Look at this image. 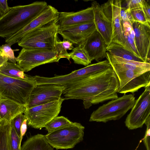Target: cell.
I'll return each mask as SVG.
<instances>
[{
    "instance_id": "6da1fadb",
    "label": "cell",
    "mask_w": 150,
    "mask_h": 150,
    "mask_svg": "<svg viewBox=\"0 0 150 150\" xmlns=\"http://www.w3.org/2000/svg\"><path fill=\"white\" fill-rule=\"evenodd\" d=\"M64 86L65 100H82L85 108L88 109L92 105L117 98L120 83L111 67Z\"/></svg>"
},
{
    "instance_id": "7a4b0ae2",
    "label": "cell",
    "mask_w": 150,
    "mask_h": 150,
    "mask_svg": "<svg viewBox=\"0 0 150 150\" xmlns=\"http://www.w3.org/2000/svg\"><path fill=\"white\" fill-rule=\"evenodd\" d=\"M48 5L45 1H36L10 7L0 17V37L6 38L16 33L40 14Z\"/></svg>"
},
{
    "instance_id": "3957f363",
    "label": "cell",
    "mask_w": 150,
    "mask_h": 150,
    "mask_svg": "<svg viewBox=\"0 0 150 150\" xmlns=\"http://www.w3.org/2000/svg\"><path fill=\"white\" fill-rule=\"evenodd\" d=\"M57 19L25 35L18 42V45L27 49L54 51L58 41L59 26Z\"/></svg>"
},
{
    "instance_id": "277c9868",
    "label": "cell",
    "mask_w": 150,
    "mask_h": 150,
    "mask_svg": "<svg viewBox=\"0 0 150 150\" xmlns=\"http://www.w3.org/2000/svg\"><path fill=\"white\" fill-rule=\"evenodd\" d=\"M37 83L34 76L28 79L9 77L0 74V96L26 106Z\"/></svg>"
},
{
    "instance_id": "5b68a950",
    "label": "cell",
    "mask_w": 150,
    "mask_h": 150,
    "mask_svg": "<svg viewBox=\"0 0 150 150\" xmlns=\"http://www.w3.org/2000/svg\"><path fill=\"white\" fill-rule=\"evenodd\" d=\"M135 100L133 94H124L94 111L91 115L89 121L105 123L110 121L119 120L132 109Z\"/></svg>"
},
{
    "instance_id": "8992f818",
    "label": "cell",
    "mask_w": 150,
    "mask_h": 150,
    "mask_svg": "<svg viewBox=\"0 0 150 150\" xmlns=\"http://www.w3.org/2000/svg\"><path fill=\"white\" fill-rule=\"evenodd\" d=\"M84 129L81 123L73 122L45 136L48 143L56 150L72 149L83 140Z\"/></svg>"
},
{
    "instance_id": "52a82bcc",
    "label": "cell",
    "mask_w": 150,
    "mask_h": 150,
    "mask_svg": "<svg viewBox=\"0 0 150 150\" xmlns=\"http://www.w3.org/2000/svg\"><path fill=\"white\" fill-rule=\"evenodd\" d=\"M111 67V66L108 60H106L89 64L64 75L57 76L52 77L36 75L34 77L37 85L51 84L64 86Z\"/></svg>"
},
{
    "instance_id": "ba28073f",
    "label": "cell",
    "mask_w": 150,
    "mask_h": 150,
    "mask_svg": "<svg viewBox=\"0 0 150 150\" xmlns=\"http://www.w3.org/2000/svg\"><path fill=\"white\" fill-rule=\"evenodd\" d=\"M64 98L30 108H26L24 113L27 124L35 129H41L59 113Z\"/></svg>"
},
{
    "instance_id": "9c48e42d",
    "label": "cell",
    "mask_w": 150,
    "mask_h": 150,
    "mask_svg": "<svg viewBox=\"0 0 150 150\" xmlns=\"http://www.w3.org/2000/svg\"><path fill=\"white\" fill-rule=\"evenodd\" d=\"M60 59L54 51L22 48L16 57V64L24 72H28L40 65L58 62Z\"/></svg>"
},
{
    "instance_id": "30bf717a",
    "label": "cell",
    "mask_w": 150,
    "mask_h": 150,
    "mask_svg": "<svg viewBox=\"0 0 150 150\" xmlns=\"http://www.w3.org/2000/svg\"><path fill=\"white\" fill-rule=\"evenodd\" d=\"M122 1V0H109L102 4L101 6L103 13L111 23L112 28V42L121 45L132 52L123 35L122 21L120 16Z\"/></svg>"
},
{
    "instance_id": "8fae6325",
    "label": "cell",
    "mask_w": 150,
    "mask_h": 150,
    "mask_svg": "<svg viewBox=\"0 0 150 150\" xmlns=\"http://www.w3.org/2000/svg\"><path fill=\"white\" fill-rule=\"evenodd\" d=\"M145 88L126 118L125 124L129 129L142 127L150 117V86Z\"/></svg>"
},
{
    "instance_id": "7c38bea8",
    "label": "cell",
    "mask_w": 150,
    "mask_h": 150,
    "mask_svg": "<svg viewBox=\"0 0 150 150\" xmlns=\"http://www.w3.org/2000/svg\"><path fill=\"white\" fill-rule=\"evenodd\" d=\"M115 72L120 83L117 93H134L142 87L150 86V71L143 73L132 70Z\"/></svg>"
},
{
    "instance_id": "4fadbf2b",
    "label": "cell",
    "mask_w": 150,
    "mask_h": 150,
    "mask_svg": "<svg viewBox=\"0 0 150 150\" xmlns=\"http://www.w3.org/2000/svg\"><path fill=\"white\" fill-rule=\"evenodd\" d=\"M65 87L54 84L37 85L32 91L26 108H29L56 100L61 98Z\"/></svg>"
},
{
    "instance_id": "5bb4252c",
    "label": "cell",
    "mask_w": 150,
    "mask_h": 150,
    "mask_svg": "<svg viewBox=\"0 0 150 150\" xmlns=\"http://www.w3.org/2000/svg\"><path fill=\"white\" fill-rule=\"evenodd\" d=\"M59 12L54 7L48 5L38 16L16 33L7 37L5 42H18L25 35L30 32L52 21L57 20Z\"/></svg>"
},
{
    "instance_id": "9a60e30c",
    "label": "cell",
    "mask_w": 150,
    "mask_h": 150,
    "mask_svg": "<svg viewBox=\"0 0 150 150\" xmlns=\"http://www.w3.org/2000/svg\"><path fill=\"white\" fill-rule=\"evenodd\" d=\"M93 21L67 27L58 28V34L64 40L77 45L82 43L95 30Z\"/></svg>"
},
{
    "instance_id": "2e32d148",
    "label": "cell",
    "mask_w": 150,
    "mask_h": 150,
    "mask_svg": "<svg viewBox=\"0 0 150 150\" xmlns=\"http://www.w3.org/2000/svg\"><path fill=\"white\" fill-rule=\"evenodd\" d=\"M80 45L91 61L98 62L106 57L107 45L99 33L96 30Z\"/></svg>"
},
{
    "instance_id": "e0dca14e",
    "label": "cell",
    "mask_w": 150,
    "mask_h": 150,
    "mask_svg": "<svg viewBox=\"0 0 150 150\" xmlns=\"http://www.w3.org/2000/svg\"><path fill=\"white\" fill-rule=\"evenodd\" d=\"M136 49L144 62L150 63V28L137 22L131 23Z\"/></svg>"
},
{
    "instance_id": "ac0fdd59",
    "label": "cell",
    "mask_w": 150,
    "mask_h": 150,
    "mask_svg": "<svg viewBox=\"0 0 150 150\" xmlns=\"http://www.w3.org/2000/svg\"><path fill=\"white\" fill-rule=\"evenodd\" d=\"M92 7L76 12H59L57 19L59 28L71 26L93 21Z\"/></svg>"
},
{
    "instance_id": "d6986e66",
    "label": "cell",
    "mask_w": 150,
    "mask_h": 150,
    "mask_svg": "<svg viewBox=\"0 0 150 150\" xmlns=\"http://www.w3.org/2000/svg\"><path fill=\"white\" fill-rule=\"evenodd\" d=\"M106 58L115 71L132 70L141 73L150 71V63L139 62L112 55L106 52Z\"/></svg>"
},
{
    "instance_id": "ffe728a7",
    "label": "cell",
    "mask_w": 150,
    "mask_h": 150,
    "mask_svg": "<svg viewBox=\"0 0 150 150\" xmlns=\"http://www.w3.org/2000/svg\"><path fill=\"white\" fill-rule=\"evenodd\" d=\"M91 6L93 10V22L96 30L102 36L108 45L112 41L111 23L103 13L101 5L98 2H92Z\"/></svg>"
},
{
    "instance_id": "44dd1931",
    "label": "cell",
    "mask_w": 150,
    "mask_h": 150,
    "mask_svg": "<svg viewBox=\"0 0 150 150\" xmlns=\"http://www.w3.org/2000/svg\"><path fill=\"white\" fill-rule=\"evenodd\" d=\"M26 106L0 96V121L11 122L17 115L23 114Z\"/></svg>"
},
{
    "instance_id": "7402d4cb",
    "label": "cell",
    "mask_w": 150,
    "mask_h": 150,
    "mask_svg": "<svg viewBox=\"0 0 150 150\" xmlns=\"http://www.w3.org/2000/svg\"><path fill=\"white\" fill-rule=\"evenodd\" d=\"M21 150H54V148L47 142L45 135L38 134L27 136Z\"/></svg>"
},
{
    "instance_id": "603a6c76",
    "label": "cell",
    "mask_w": 150,
    "mask_h": 150,
    "mask_svg": "<svg viewBox=\"0 0 150 150\" xmlns=\"http://www.w3.org/2000/svg\"><path fill=\"white\" fill-rule=\"evenodd\" d=\"M0 74L9 77L21 79H28L31 77L25 74L16 63L8 61L0 67Z\"/></svg>"
},
{
    "instance_id": "cb8c5ba5",
    "label": "cell",
    "mask_w": 150,
    "mask_h": 150,
    "mask_svg": "<svg viewBox=\"0 0 150 150\" xmlns=\"http://www.w3.org/2000/svg\"><path fill=\"white\" fill-rule=\"evenodd\" d=\"M106 51L112 55L123 59L144 62L141 58L136 56L132 52L127 50L121 45L115 42H111L108 45Z\"/></svg>"
},
{
    "instance_id": "d4e9b609",
    "label": "cell",
    "mask_w": 150,
    "mask_h": 150,
    "mask_svg": "<svg viewBox=\"0 0 150 150\" xmlns=\"http://www.w3.org/2000/svg\"><path fill=\"white\" fill-rule=\"evenodd\" d=\"M122 26L123 36L127 45L133 53L141 58L136 48L135 34L131 23L128 21H122Z\"/></svg>"
},
{
    "instance_id": "484cf974",
    "label": "cell",
    "mask_w": 150,
    "mask_h": 150,
    "mask_svg": "<svg viewBox=\"0 0 150 150\" xmlns=\"http://www.w3.org/2000/svg\"><path fill=\"white\" fill-rule=\"evenodd\" d=\"M11 122L0 121V150H9V142Z\"/></svg>"
},
{
    "instance_id": "4316f807",
    "label": "cell",
    "mask_w": 150,
    "mask_h": 150,
    "mask_svg": "<svg viewBox=\"0 0 150 150\" xmlns=\"http://www.w3.org/2000/svg\"><path fill=\"white\" fill-rule=\"evenodd\" d=\"M69 54L70 58H71L75 64L87 66L91 62L86 53L80 45H77L74 47L72 52Z\"/></svg>"
},
{
    "instance_id": "83f0119b",
    "label": "cell",
    "mask_w": 150,
    "mask_h": 150,
    "mask_svg": "<svg viewBox=\"0 0 150 150\" xmlns=\"http://www.w3.org/2000/svg\"><path fill=\"white\" fill-rule=\"evenodd\" d=\"M73 44L68 40H64L63 41H57L54 51L57 53L58 57L60 59L66 58L70 60V59L67 50H72L74 48Z\"/></svg>"
},
{
    "instance_id": "f1b7e54d",
    "label": "cell",
    "mask_w": 150,
    "mask_h": 150,
    "mask_svg": "<svg viewBox=\"0 0 150 150\" xmlns=\"http://www.w3.org/2000/svg\"><path fill=\"white\" fill-rule=\"evenodd\" d=\"M72 122L63 116H57L47 123L44 127L49 133L69 125Z\"/></svg>"
},
{
    "instance_id": "f546056e",
    "label": "cell",
    "mask_w": 150,
    "mask_h": 150,
    "mask_svg": "<svg viewBox=\"0 0 150 150\" xmlns=\"http://www.w3.org/2000/svg\"><path fill=\"white\" fill-rule=\"evenodd\" d=\"M128 11L131 17L132 23H139L150 28V22L148 20L142 8L132 9Z\"/></svg>"
},
{
    "instance_id": "4dcf8cb0",
    "label": "cell",
    "mask_w": 150,
    "mask_h": 150,
    "mask_svg": "<svg viewBox=\"0 0 150 150\" xmlns=\"http://www.w3.org/2000/svg\"><path fill=\"white\" fill-rule=\"evenodd\" d=\"M21 147L20 137L17 134L11 122L9 150H21Z\"/></svg>"
},
{
    "instance_id": "1f68e13d",
    "label": "cell",
    "mask_w": 150,
    "mask_h": 150,
    "mask_svg": "<svg viewBox=\"0 0 150 150\" xmlns=\"http://www.w3.org/2000/svg\"><path fill=\"white\" fill-rule=\"evenodd\" d=\"M15 43L14 42L7 43L2 45L1 47L2 56L6 58L10 62L16 64V57L15 56L14 51L18 50H13L11 47V46Z\"/></svg>"
},
{
    "instance_id": "d6a6232c",
    "label": "cell",
    "mask_w": 150,
    "mask_h": 150,
    "mask_svg": "<svg viewBox=\"0 0 150 150\" xmlns=\"http://www.w3.org/2000/svg\"><path fill=\"white\" fill-rule=\"evenodd\" d=\"M25 118L24 115L21 114L16 117L11 122L16 132L20 137L21 127Z\"/></svg>"
},
{
    "instance_id": "836d02e7",
    "label": "cell",
    "mask_w": 150,
    "mask_h": 150,
    "mask_svg": "<svg viewBox=\"0 0 150 150\" xmlns=\"http://www.w3.org/2000/svg\"><path fill=\"white\" fill-rule=\"evenodd\" d=\"M144 0H127L125 3L127 5L126 7L127 11L135 8H142Z\"/></svg>"
},
{
    "instance_id": "e575fe53",
    "label": "cell",
    "mask_w": 150,
    "mask_h": 150,
    "mask_svg": "<svg viewBox=\"0 0 150 150\" xmlns=\"http://www.w3.org/2000/svg\"><path fill=\"white\" fill-rule=\"evenodd\" d=\"M146 128L143 141L146 150H150V117L145 123Z\"/></svg>"
},
{
    "instance_id": "d590c367",
    "label": "cell",
    "mask_w": 150,
    "mask_h": 150,
    "mask_svg": "<svg viewBox=\"0 0 150 150\" xmlns=\"http://www.w3.org/2000/svg\"><path fill=\"white\" fill-rule=\"evenodd\" d=\"M120 16L122 21H128L132 23L131 17L130 12L127 11L126 7L121 6Z\"/></svg>"
},
{
    "instance_id": "8d00e7d4",
    "label": "cell",
    "mask_w": 150,
    "mask_h": 150,
    "mask_svg": "<svg viewBox=\"0 0 150 150\" xmlns=\"http://www.w3.org/2000/svg\"><path fill=\"white\" fill-rule=\"evenodd\" d=\"M10 7L8 5L7 0H0V17L7 12Z\"/></svg>"
},
{
    "instance_id": "74e56055",
    "label": "cell",
    "mask_w": 150,
    "mask_h": 150,
    "mask_svg": "<svg viewBox=\"0 0 150 150\" xmlns=\"http://www.w3.org/2000/svg\"><path fill=\"white\" fill-rule=\"evenodd\" d=\"M142 8L148 20L150 22V6L148 3L144 0Z\"/></svg>"
},
{
    "instance_id": "f35d334b",
    "label": "cell",
    "mask_w": 150,
    "mask_h": 150,
    "mask_svg": "<svg viewBox=\"0 0 150 150\" xmlns=\"http://www.w3.org/2000/svg\"><path fill=\"white\" fill-rule=\"evenodd\" d=\"M27 120L26 118H25L22 124L20 129V144H21L23 137L25 134L27 130Z\"/></svg>"
},
{
    "instance_id": "ab89813d",
    "label": "cell",
    "mask_w": 150,
    "mask_h": 150,
    "mask_svg": "<svg viewBox=\"0 0 150 150\" xmlns=\"http://www.w3.org/2000/svg\"><path fill=\"white\" fill-rule=\"evenodd\" d=\"M7 61H8V60L6 58L2 56L1 48V47H0V67L5 62Z\"/></svg>"
}]
</instances>
